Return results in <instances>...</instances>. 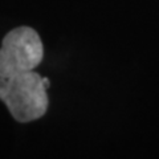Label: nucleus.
Here are the masks:
<instances>
[{"label":"nucleus","instance_id":"nucleus-2","mask_svg":"<svg viewBox=\"0 0 159 159\" xmlns=\"http://www.w3.org/2000/svg\"><path fill=\"white\" fill-rule=\"evenodd\" d=\"M44 57L39 33L31 27H19L4 36L0 48V77L34 70Z\"/></svg>","mask_w":159,"mask_h":159},{"label":"nucleus","instance_id":"nucleus-3","mask_svg":"<svg viewBox=\"0 0 159 159\" xmlns=\"http://www.w3.org/2000/svg\"><path fill=\"white\" fill-rule=\"evenodd\" d=\"M43 84H44V86H45L47 89L49 88V85H51V82H49L48 78H43Z\"/></svg>","mask_w":159,"mask_h":159},{"label":"nucleus","instance_id":"nucleus-1","mask_svg":"<svg viewBox=\"0 0 159 159\" xmlns=\"http://www.w3.org/2000/svg\"><path fill=\"white\" fill-rule=\"evenodd\" d=\"M0 99L17 122L41 118L48 110L47 88L34 70L0 77Z\"/></svg>","mask_w":159,"mask_h":159}]
</instances>
